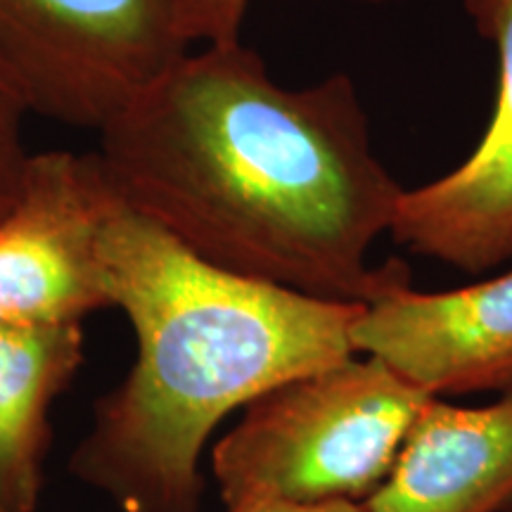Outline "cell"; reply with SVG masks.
Masks as SVG:
<instances>
[{
    "label": "cell",
    "instance_id": "obj_1",
    "mask_svg": "<svg viewBox=\"0 0 512 512\" xmlns=\"http://www.w3.org/2000/svg\"><path fill=\"white\" fill-rule=\"evenodd\" d=\"M117 200L223 271L332 302L411 283L370 266L403 190L370 147L354 83L283 88L252 48L183 53L100 128Z\"/></svg>",
    "mask_w": 512,
    "mask_h": 512
},
{
    "label": "cell",
    "instance_id": "obj_2",
    "mask_svg": "<svg viewBox=\"0 0 512 512\" xmlns=\"http://www.w3.org/2000/svg\"><path fill=\"white\" fill-rule=\"evenodd\" d=\"M100 271L136 361L95 401L69 472L121 512H200L202 458L221 422L356 354L366 304L223 271L121 202L102 226Z\"/></svg>",
    "mask_w": 512,
    "mask_h": 512
},
{
    "label": "cell",
    "instance_id": "obj_3",
    "mask_svg": "<svg viewBox=\"0 0 512 512\" xmlns=\"http://www.w3.org/2000/svg\"><path fill=\"white\" fill-rule=\"evenodd\" d=\"M432 399L366 354L294 377L249 403L211 446L221 501L366 503Z\"/></svg>",
    "mask_w": 512,
    "mask_h": 512
},
{
    "label": "cell",
    "instance_id": "obj_4",
    "mask_svg": "<svg viewBox=\"0 0 512 512\" xmlns=\"http://www.w3.org/2000/svg\"><path fill=\"white\" fill-rule=\"evenodd\" d=\"M188 50L171 0H0V67L67 126L100 131Z\"/></svg>",
    "mask_w": 512,
    "mask_h": 512
},
{
    "label": "cell",
    "instance_id": "obj_5",
    "mask_svg": "<svg viewBox=\"0 0 512 512\" xmlns=\"http://www.w3.org/2000/svg\"><path fill=\"white\" fill-rule=\"evenodd\" d=\"M117 204L95 152H31L15 202L0 216V320L83 323L110 309L100 233Z\"/></svg>",
    "mask_w": 512,
    "mask_h": 512
},
{
    "label": "cell",
    "instance_id": "obj_6",
    "mask_svg": "<svg viewBox=\"0 0 512 512\" xmlns=\"http://www.w3.org/2000/svg\"><path fill=\"white\" fill-rule=\"evenodd\" d=\"M351 342L437 399L512 392V271L448 292L396 287L363 306Z\"/></svg>",
    "mask_w": 512,
    "mask_h": 512
},
{
    "label": "cell",
    "instance_id": "obj_7",
    "mask_svg": "<svg viewBox=\"0 0 512 512\" xmlns=\"http://www.w3.org/2000/svg\"><path fill=\"white\" fill-rule=\"evenodd\" d=\"M498 50V95L482 140L439 181L403 190L389 233L413 254L479 275L512 259V0H465Z\"/></svg>",
    "mask_w": 512,
    "mask_h": 512
},
{
    "label": "cell",
    "instance_id": "obj_8",
    "mask_svg": "<svg viewBox=\"0 0 512 512\" xmlns=\"http://www.w3.org/2000/svg\"><path fill=\"white\" fill-rule=\"evenodd\" d=\"M366 512H510L512 392L489 406L434 399Z\"/></svg>",
    "mask_w": 512,
    "mask_h": 512
},
{
    "label": "cell",
    "instance_id": "obj_9",
    "mask_svg": "<svg viewBox=\"0 0 512 512\" xmlns=\"http://www.w3.org/2000/svg\"><path fill=\"white\" fill-rule=\"evenodd\" d=\"M86 356L81 323L0 320V512H36L46 479L50 411Z\"/></svg>",
    "mask_w": 512,
    "mask_h": 512
},
{
    "label": "cell",
    "instance_id": "obj_10",
    "mask_svg": "<svg viewBox=\"0 0 512 512\" xmlns=\"http://www.w3.org/2000/svg\"><path fill=\"white\" fill-rule=\"evenodd\" d=\"M29 114L22 93L0 67V216L15 202L31 157L24 140V121Z\"/></svg>",
    "mask_w": 512,
    "mask_h": 512
},
{
    "label": "cell",
    "instance_id": "obj_11",
    "mask_svg": "<svg viewBox=\"0 0 512 512\" xmlns=\"http://www.w3.org/2000/svg\"><path fill=\"white\" fill-rule=\"evenodd\" d=\"M368 3H394V0H368ZM249 0H171L176 31L185 46L195 43L240 41Z\"/></svg>",
    "mask_w": 512,
    "mask_h": 512
},
{
    "label": "cell",
    "instance_id": "obj_12",
    "mask_svg": "<svg viewBox=\"0 0 512 512\" xmlns=\"http://www.w3.org/2000/svg\"><path fill=\"white\" fill-rule=\"evenodd\" d=\"M228 512H366L363 503H347V501H332V503H290V501H249L228 508Z\"/></svg>",
    "mask_w": 512,
    "mask_h": 512
}]
</instances>
